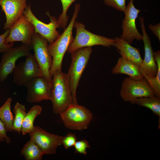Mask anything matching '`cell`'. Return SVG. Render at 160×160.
<instances>
[{"label":"cell","mask_w":160,"mask_h":160,"mask_svg":"<svg viewBox=\"0 0 160 160\" xmlns=\"http://www.w3.org/2000/svg\"><path fill=\"white\" fill-rule=\"evenodd\" d=\"M42 110L41 106L36 105L31 108L26 113L22 125L21 132L23 135L29 133L33 129L34 120L41 114Z\"/></svg>","instance_id":"cell-20"},{"label":"cell","mask_w":160,"mask_h":160,"mask_svg":"<svg viewBox=\"0 0 160 160\" xmlns=\"http://www.w3.org/2000/svg\"><path fill=\"white\" fill-rule=\"evenodd\" d=\"M76 31V36L69 46L67 52L70 53L76 49L84 47H92L95 45H101L110 47L113 46L114 39L94 34L85 29L83 23L75 20L73 25Z\"/></svg>","instance_id":"cell-4"},{"label":"cell","mask_w":160,"mask_h":160,"mask_svg":"<svg viewBox=\"0 0 160 160\" xmlns=\"http://www.w3.org/2000/svg\"><path fill=\"white\" fill-rule=\"evenodd\" d=\"M153 55L156 63L158 72L155 77L142 73L151 87L154 91L155 95L160 97V51L153 52Z\"/></svg>","instance_id":"cell-22"},{"label":"cell","mask_w":160,"mask_h":160,"mask_svg":"<svg viewBox=\"0 0 160 160\" xmlns=\"http://www.w3.org/2000/svg\"><path fill=\"white\" fill-rule=\"evenodd\" d=\"M111 72L114 74H125L135 79H140L144 77L139 66L122 57L118 59Z\"/></svg>","instance_id":"cell-18"},{"label":"cell","mask_w":160,"mask_h":160,"mask_svg":"<svg viewBox=\"0 0 160 160\" xmlns=\"http://www.w3.org/2000/svg\"><path fill=\"white\" fill-rule=\"evenodd\" d=\"M148 28L160 41V23L154 25L150 24Z\"/></svg>","instance_id":"cell-31"},{"label":"cell","mask_w":160,"mask_h":160,"mask_svg":"<svg viewBox=\"0 0 160 160\" xmlns=\"http://www.w3.org/2000/svg\"><path fill=\"white\" fill-rule=\"evenodd\" d=\"M26 0H0V6L6 18L3 27L4 30L9 29L23 15L27 6Z\"/></svg>","instance_id":"cell-16"},{"label":"cell","mask_w":160,"mask_h":160,"mask_svg":"<svg viewBox=\"0 0 160 160\" xmlns=\"http://www.w3.org/2000/svg\"><path fill=\"white\" fill-rule=\"evenodd\" d=\"M30 49L24 44L12 47L3 53L0 62V81L5 80L12 74L17 61L20 58L26 56L30 53Z\"/></svg>","instance_id":"cell-13"},{"label":"cell","mask_w":160,"mask_h":160,"mask_svg":"<svg viewBox=\"0 0 160 160\" xmlns=\"http://www.w3.org/2000/svg\"><path fill=\"white\" fill-rule=\"evenodd\" d=\"M13 112L14 117L13 130L20 134L21 132L22 123L26 114L25 105L17 102L14 107Z\"/></svg>","instance_id":"cell-24"},{"label":"cell","mask_w":160,"mask_h":160,"mask_svg":"<svg viewBox=\"0 0 160 160\" xmlns=\"http://www.w3.org/2000/svg\"><path fill=\"white\" fill-rule=\"evenodd\" d=\"M60 115L65 127L78 131L87 129L93 117L90 110L78 104H71Z\"/></svg>","instance_id":"cell-5"},{"label":"cell","mask_w":160,"mask_h":160,"mask_svg":"<svg viewBox=\"0 0 160 160\" xmlns=\"http://www.w3.org/2000/svg\"><path fill=\"white\" fill-rule=\"evenodd\" d=\"M9 29H7L4 33L0 35V54L7 51L13 47L14 42L7 44L5 43V40L9 35Z\"/></svg>","instance_id":"cell-27"},{"label":"cell","mask_w":160,"mask_h":160,"mask_svg":"<svg viewBox=\"0 0 160 160\" xmlns=\"http://www.w3.org/2000/svg\"><path fill=\"white\" fill-rule=\"evenodd\" d=\"M120 94L124 101L132 104H134L137 98L156 95L154 91L144 77L140 79H135L129 76L123 81Z\"/></svg>","instance_id":"cell-6"},{"label":"cell","mask_w":160,"mask_h":160,"mask_svg":"<svg viewBox=\"0 0 160 160\" xmlns=\"http://www.w3.org/2000/svg\"><path fill=\"white\" fill-rule=\"evenodd\" d=\"M80 9L79 4H75L74 12L68 26L54 42L48 45L49 52L52 58V63L49 70L51 78L55 72L62 70V64L64 55L74 39L72 35L73 29Z\"/></svg>","instance_id":"cell-1"},{"label":"cell","mask_w":160,"mask_h":160,"mask_svg":"<svg viewBox=\"0 0 160 160\" xmlns=\"http://www.w3.org/2000/svg\"><path fill=\"white\" fill-rule=\"evenodd\" d=\"M4 125L0 119V143L5 142L7 144L11 143V139L7 134Z\"/></svg>","instance_id":"cell-30"},{"label":"cell","mask_w":160,"mask_h":160,"mask_svg":"<svg viewBox=\"0 0 160 160\" xmlns=\"http://www.w3.org/2000/svg\"><path fill=\"white\" fill-rule=\"evenodd\" d=\"M62 5L63 10L57 20L58 23L63 28H65L67 26L69 17L67 12L70 6L76 0H60Z\"/></svg>","instance_id":"cell-25"},{"label":"cell","mask_w":160,"mask_h":160,"mask_svg":"<svg viewBox=\"0 0 160 160\" xmlns=\"http://www.w3.org/2000/svg\"><path fill=\"white\" fill-rule=\"evenodd\" d=\"M46 14L49 17L50 22L46 24L39 20L33 14L31 5L29 4L23 11V15L33 25L34 31L41 35L48 41L49 44L54 42L60 34L57 29L60 27L56 17L50 15L49 11Z\"/></svg>","instance_id":"cell-8"},{"label":"cell","mask_w":160,"mask_h":160,"mask_svg":"<svg viewBox=\"0 0 160 160\" xmlns=\"http://www.w3.org/2000/svg\"><path fill=\"white\" fill-rule=\"evenodd\" d=\"M32 43L34 55L41 70L42 76L51 83L52 78L49 70L52 58L49 52L48 42L41 35L34 31L32 37Z\"/></svg>","instance_id":"cell-7"},{"label":"cell","mask_w":160,"mask_h":160,"mask_svg":"<svg viewBox=\"0 0 160 160\" xmlns=\"http://www.w3.org/2000/svg\"><path fill=\"white\" fill-rule=\"evenodd\" d=\"M44 154L38 146L30 138L23 146L20 152V155L26 160H41Z\"/></svg>","instance_id":"cell-19"},{"label":"cell","mask_w":160,"mask_h":160,"mask_svg":"<svg viewBox=\"0 0 160 160\" xmlns=\"http://www.w3.org/2000/svg\"><path fill=\"white\" fill-rule=\"evenodd\" d=\"M92 47L79 48L71 52V62L67 73L69 78L73 103L78 104L76 91L79 81L92 52Z\"/></svg>","instance_id":"cell-3"},{"label":"cell","mask_w":160,"mask_h":160,"mask_svg":"<svg viewBox=\"0 0 160 160\" xmlns=\"http://www.w3.org/2000/svg\"><path fill=\"white\" fill-rule=\"evenodd\" d=\"M140 21L145 50L144 58L142 60L140 70L142 73L155 77L157 74L158 68L154 56L151 41L146 32L144 18L140 17Z\"/></svg>","instance_id":"cell-15"},{"label":"cell","mask_w":160,"mask_h":160,"mask_svg":"<svg viewBox=\"0 0 160 160\" xmlns=\"http://www.w3.org/2000/svg\"><path fill=\"white\" fill-rule=\"evenodd\" d=\"M74 146L76 152L84 155L87 154V149L90 148L89 143L85 140L76 141Z\"/></svg>","instance_id":"cell-29"},{"label":"cell","mask_w":160,"mask_h":160,"mask_svg":"<svg viewBox=\"0 0 160 160\" xmlns=\"http://www.w3.org/2000/svg\"><path fill=\"white\" fill-rule=\"evenodd\" d=\"M52 84L50 100L52 103L53 113L60 114L73 104L67 73L56 71L52 76Z\"/></svg>","instance_id":"cell-2"},{"label":"cell","mask_w":160,"mask_h":160,"mask_svg":"<svg viewBox=\"0 0 160 160\" xmlns=\"http://www.w3.org/2000/svg\"><path fill=\"white\" fill-rule=\"evenodd\" d=\"M114 45L117 49L121 57L139 66H141L143 59L141 57L139 49L134 47L120 37L114 38Z\"/></svg>","instance_id":"cell-17"},{"label":"cell","mask_w":160,"mask_h":160,"mask_svg":"<svg viewBox=\"0 0 160 160\" xmlns=\"http://www.w3.org/2000/svg\"><path fill=\"white\" fill-rule=\"evenodd\" d=\"M134 104L149 108L160 118V97L155 95L138 98L135 101Z\"/></svg>","instance_id":"cell-23"},{"label":"cell","mask_w":160,"mask_h":160,"mask_svg":"<svg viewBox=\"0 0 160 160\" xmlns=\"http://www.w3.org/2000/svg\"><path fill=\"white\" fill-rule=\"evenodd\" d=\"M44 154H54L57 147L62 144L63 136L50 133L39 126L34 127L29 133Z\"/></svg>","instance_id":"cell-12"},{"label":"cell","mask_w":160,"mask_h":160,"mask_svg":"<svg viewBox=\"0 0 160 160\" xmlns=\"http://www.w3.org/2000/svg\"><path fill=\"white\" fill-rule=\"evenodd\" d=\"M13 82L18 86H25L33 79L42 76L35 57L30 53L25 60L16 65L14 69Z\"/></svg>","instance_id":"cell-9"},{"label":"cell","mask_w":160,"mask_h":160,"mask_svg":"<svg viewBox=\"0 0 160 160\" xmlns=\"http://www.w3.org/2000/svg\"><path fill=\"white\" fill-rule=\"evenodd\" d=\"M9 29V33L5 40V44L21 41L30 49H33L32 37L34 32V28L23 15Z\"/></svg>","instance_id":"cell-11"},{"label":"cell","mask_w":160,"mask_h":160,"mask_svg":"<svg viewBox=\"0 0 160 160\" xmlns=\"http://www.w3.org/2000/svg\"><path fill=\"white\" fill-rule=\"evenodd\" d=\"M27 90L26 99L30 103L50 100L52 84L42 76L35 78L25 86Z\"/></svg>","instance_id":"cell-14"},{"label":"cell","mask_w":160,"mask_h":160,"mask_svg":"<svg viewBox=\"0 0 160 160\" xmlns=\"http://www.w3.org/2000/svg\"><path fill=\"white\" fill-rule=\"evenodd\" d=\"M77 138L75 134L69 132L64 136L62 141V144L66 149L74 145L77 141Z\"/></svg>","instance_id":"cell-28"},{"label":"cell","mask_w":160,"mask_h":160,"mask_svg":"<svg viewBox=\"0 0 160 160\" xmlns=\"http://www.w3.org/2000/svg\"><path fill=\"white\" fill-rule=\"evenodd\" d=\"M12 98H8L0 107V119L3 123L7 132L13 131L14 116L11 110Z\"/></svg>","instance_id":"cell-21"},{"label":"cell","mask_w":160,"mask_h":160,"mask_svg":"<svg viewBox=\"0 0 160 160\" xmlns=\"http://www.w3.org/2000/svg\"><path fill=\"white\" fill-rule=\"evenodd\" d=\"M107 6L120 11L124 12L126 8V0H103Z\"/></svg>","instance_id":"cell-26"},{"label":"cell","mask_w":160,"mask_h":160,"mask_svg":"<svg viewBox=\"0 0 160 160\" xmlns=\"http://www.w3.org/2000/svg\"><path fill=\"white\" fill-rule=\"evenodd\" d=\"M134 0H130L124 12L125 16L122 22V33L120 38L131 45L134 40H143V36L138 31L135 21L140 10L136 9Z\"/></svg>","instance_id":"cell-10"}]
</instances>
